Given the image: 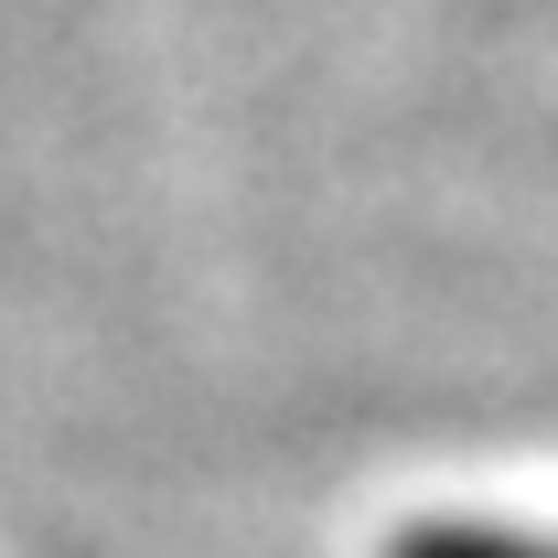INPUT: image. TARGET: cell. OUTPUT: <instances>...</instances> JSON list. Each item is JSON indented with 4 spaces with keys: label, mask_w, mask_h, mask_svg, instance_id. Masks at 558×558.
Listing matches in <instances>:
<instances>
[{
    "label": "cell",
    "mask_w": 558,
    "mask_h": 558,
    "mask_svg": "<svg viewBox=\"0 0 558 558\" xmlns=\"http://www.w3.org/2000/svg\"><path fill=\"white\" fill-rule=\"evenodd\" d=\"M387 558H558V548L515 537V526H473V515H429L409 537H387Z\"/></svg>",
    "instance_id": "obj_1"
}]
</instances>
